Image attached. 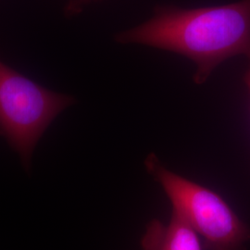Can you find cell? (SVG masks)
Segmentation results:
<instances>
[{"mask_svg":"<svg viewBox=\"0 0 250 250\" xmlns=\"http://www.w3.org/2000/svg\"><path fill=\"white\" fill-rule=\"evenodd\" d=\"M143 250H202L196 232L176 216L170 223L149 222L141 239Z\"/></svg>","mask_w":250,"mask_h":250,"instance_id":"277c9868","label":"cell"},{"mask_svg":"<svg viewBox=\"0 0 250 250\" xmlns=\"http://www.w3.org/2000/svg\"><path fill=\"white\" fill-rule=\"evenodd\" d=\"M93 0H70L68 3V7L66 9V12L70 15L78 13L83 6H85L87 3H89Z\"/></svg>","mask_w":250,"mask_h":250,"instance_id":"5b68a950","label":"cell"},{"mask_svg":"<svg viewBox=\"0 0 250 250\" xmlns=\"http://www.w3.org/2000/svg\"><path fill=\"white\" fill-rule=\"evenodd\" d=\"M145 166L169 198L172 215L202 236L208 250H246L250 229L223 197L168 170L153 153Z\"/></svg>","mask_w":250,"mask_h":250,"instance_id":"7a4b0ae2","label":"cell"},{"mask_svg":"<svg viewBox=\"0 0 250 250\" xmlns=\"http://www.w3.org/2000/svg\"><path fill=\"white\" fill-rule=\"evenodd\" d=\"M75 102L46 89L0 61V135L29 169L36 144L62 111Z\"/></svg>","mask_w":250,"mask_h":250,"instance_id":"3957f363","label":"cell"},{"mask_svg":"<svg viewBox=\"0 0 250 250\" xmlns=\"http://www.w3.org/2000/svg\"><path fill=\"white\" fill-rule=\"evenodd\" d=\"M115 40L188 58L197 67L194 82L202 84L226 60L245 56L250 61V0L193 9L161 7L153 18L118 34Z\"/></svg>","mask_w":250,"mask_h":250,"instance_id":"6da1fadb","label":"cell"},{"mask_svg":"<svg viewBox=\"0 0 250 250\" xmlns=\"http://www.w3.org/2000/svg\"><path fill=\"white\" fill-rule=\"evenodd\" d=\"M245 83H246L247 86L249 87V90H250V68H249V70H248V72H247L246 75H245Z\"/></svg>","mask_w":250,"mask_h":250,"instance_id":"8992f818","label":"cell"}]
</instances>
